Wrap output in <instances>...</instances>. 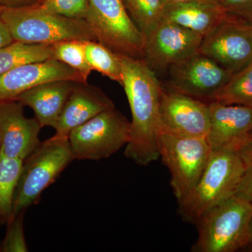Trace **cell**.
Listing matches in <instances>:
<instances>
[{
    "label": "cell",
    "instance_id": "34",
    "mask_svg": "<svg viewBox=\"0 0 252 252\" xmlns=\"http://www.w3.org/2000/svg\"><path fill=\"white\" fill-rule=\"evenodd\" d=\"M46 0H39V4H41V3L44 2V1H45Z\"/></svg>",
    "mask_w": 252,
    "mask_h": 252
},
{
    "label": "cell",
    "instance_id": "15",
    "mask_svg": "<svg viewBox=\"0 0 252 252\" xmlns=\"http://www.w3.org/2000/svg\"><path fill=\"white\" fill-rule=\"evenodd\" d=\"M210 126L207 140L212 150L236 152L252 132V109L235 104L209 102Z\"/></svg>",
    "mask_w": 252,
    "mask_h": 252
},
{
    "label": "cell",
    "instance_id": "28",
    "mask_svg": "<svg viewBox=\"0 0 252 252\" xmlns=\"http://www.w3.org/2000/svg\"><path fill=\"white\" fill-rule=\"evenodd\" d=\"M235 195L252 205V165L245 167Z\"/></svg>",
    "mask_w": 252,
    "mask_h": 252
},
{
    "label": "cell",
    "instance_id": "21",
    "mask_svg": "<svg viewBox=\"0 0 252 252\" xmlns=\"http://www.w3.org/2000/svg\"><path fill=\"white\" fill-rule=\"evenodd\" d=\"M212 101L252 109V63L233 74L228 82L214 95Z\"/></svg>",
    "mask_w": 252,
    "mask_h": 252
},
{
    "label": "cell",
    "instance_id": "3",
    "mask_svg": "<svg viewBox=\"0 0 252 252\" xmlns=\"http://www.w3.org/2000/svg\"><path fill=\"white\" fill-rule=\"evenodd\" d=\"M245 167L236 152L212 151L198 183L178 203L182 220L195 224L212 207L234 195Z\"/></svg>",
    "mask_w": 252,
    "mask_h": 252
},
{
    "label": "cell",
    "instance_id": "31",
    "mask_svg": "<svg viewBox=\"0 0 252 252\" xmlns=\"http://www.w3.org/2000/svg\"><path fill=\"white\" fill-rule=\"evenodd\" d=\"M14 41L6 25L0 17V48L11 44Z\"/></svg>",
    "mask_w": 252,
    "mask_h": 252
},
{
    "label": "cell",
    "instance_id": "18",
    "mask_svg": "<svg viewBox=\"0 0 252 252\" xmlns=\"http://www.w3.org/2000/svg\"><path fill=\"white\" fill-rule=\"evenodd\" d=\"M56 81L44 83L18 96L14 100L32 109L41 127H55L76 83Z\"/></svg>",
    "mask_w": 252,
    "mask_h": 252
},
{
    "label": "cell",
    "instance_id": "11",
    "mask_svg": "<svg viewBox=\"0 0 252 252\" xmlns=\"http://www.w3.org/2000/svg\"><path fill=\"white\" fill-rule=\"evenodd\" d=\"M169 72L171 90L207 102L233 74L200 53L174 64Z\"/></svg>",
    "mask_w": 252,
    "mask_h": 252
},
{
    "label": "cell",
    "instance_id": "12",
    "mask_svg": "<svg viewBox=\"0 0 252 252\" xmlns=\"http://www.w3.org/2000/svg\"><path fill=\"white\" fill-rule=\"evenodd\" d=\"M160 128L170 133L207 138L210 126L209 102L162 89Z\"/></svg>",
    "mask_w": 252,
    "mask_h": 252
},
{
    "label": "cell",
    "instance_id": "33",
    "mask_svg": "<svg viewBox=\"0 0 252 252\" xmlns=\"http://www.w3.org/2000/svg\"><path fill=\"white\" fill-rule=\"evenodd\" d=\"M249 245L252 247V217L250 225V240H249Z\"/></svg>",
    "mask_w": 252,
    "mask_h": 252
},
{
    "label": "cell",
    "instance_id": "32",
    "mask_svg": "<svg viewBox=\"0 0 252 252\" xmlns=\"http://www.w3.org/2000/svg\"><path fill=\"white\" fill-rule=\"evenodd\" d=\"M165 6L167 5L182 4V3L190 2V1H196V0H162Z\"/></svg>",
    "mask_w": 252,
    "mask_h": 252
},
{
    "label": "cell",
    "instance_id": "26",
    "mask_svg": "<svg viewBox=\"0 0 252 252\" xmlns=\"http://www.w3.org/2000/svg\"><path fill=\"white\" fill-rule=\"evenodd\" d=\"M4 241L0 245V251L4 252H28L23 224V213L11 219Z\"/></svg>",
    "mask_w": 252,
    "mask_h": 252
},
{
    "label": "cell",
    "instance_id": "8",
    "mask_svg": "<svg viewBox=\"0 0 252 252\" xmlns=\"http://www.w3.org/2000/svg\"><path fill=\"white\" fill-rule=\"evenodd\" d=\"M86 22L97 41L119 55L142 59L144 36L123 0H89Z\"/></svg>",
    "mask_w": 252,
    "mask_h": 252
},
{
    "label": "cell",
    "instance_id": "29",
    "mask_svg": "<svg viewBox=\"0 0 252 252\" xmlns=\"http://www.w3.org/2000/svg\"><path fill=\"white\" fill-rule=\"evenodd\" d=\"M246 166L252 165V132L236 151Z\"/></svg>",
    "mask_w": 252,
    "mask_h": 252
},
{
    "label": "cell",
    "instance_id": "5",
    "mask_svg": "<svg viewBox=\"0 0 252 252\" xmlns=\"http://www.w3.org/2000/svg\"><path fill=\"white\" fill-rule=\"evenodd\" d=\"M74 160L68 138L53 136L41 142L23 161L11 219L37 203L42 192L54 183Z\"/></svg>",
    "mask_w": 252,
    "mask_h": 252
},
{
    "label": "cell",
    "instance_id": "25",
    "mask_svg": "<svg viewBox=\"0 0 252 252\" xmlns=\"http://www.w3.org/2000/svg\"><path fill=\"white\" fill-rule=\"evenodd\" d=\"M39 4L54 14L74 19L86 20L89 10V0H46Z\"/></svg>",
    "mask_w": 252,
    "mask_h": 252
},
{
    "label": "cell",
    "instance_id": "23",
    "mask_svg": "<svg viewBox=\"0 0 252 252\" xmlns=\"http://www.w3.org/2000/svg\"><path fill=\"white\" fill-rule=\"evenodd\" d=\"M131 19L145 36L162 21V0H123Z\"/></svg>",
    "mask_w": 252,
    "mask_h": 252
},
{
    "label": "cell",
    "instance_id": "27",
    "mask_svg": "<svg viewBox=\"0 0 252 252\" xmlns=\"http://www.w3.org/2000/svg\"><path fill=\"white\" fill-rule=\"evenodd\" d=\"M230 16L252 22V0H217Z\"/></svg>",
    "mask_w": 252,
    "mask_h": 252
},
{
    "label": "cell",
    "instance_id": "10",
    "mask_svg": "<svg viewBox=\"0 0 252 252\" xmlns=\"http://www.w3.org/2000/svg\"><path fill=\"white\" fill-rule=\"evenodd\" d=\"M204 38L162 20L145 36L142 59L152 69L165 70L198 54Z\"/></svg>",
    "mask_w": 252,
    "mask_h": 252
},
{
    "label": "cell",
    "instance_id": "16",
    "mask_svg": "<svg viewBox=\"0 0 252 252\" xmlns=\"http://www.w3.org/2000/svg\"><path fill=\"white\" fill-rule=\"evenodd\" d=\"M115 108L103 91L88 83L77 82L54 129L58 138H68L76 127L104 111Z\"/></svg>",
    "mask_w": 252,
    "mask_h": 252
},
{
    "label": "cell",
    "instance_id": "30",
    "mask_svg": "<svg viewBox=\"0 0 252 252\" xmlns=\"http://www.w3.org/2000/svg\"><path fill=\"white\" fill-rule=\"evenodd\" d=\"M39 3V0H0V9L21 7Z\"/></svg>",
    "mask_w": 252,
    "mask_h": 252
},
{
    "label": "cell",
    "instance_id": "4",
    "mask_svg": "<svg viewBox=\"0 0 252 252\" xmlns=\"http://www.w3.org/2000/svg\"><path fill=\"white\" fill-rule=\"evenodd\" d=\"M252 205L233 195L221 202L196 222L198 240L193 252H235L249 246Z\"/></svg>",
    "mask_w": 252,
    "mask_h": 252
},
{
    "label": "cell",
    "instance_id": "2",
    "mask_svg": "<svg viewBox=\"0 0 252 252\" xmlns=\"http://www.w3.org/2000/svg\"><path fill=\"white\" fill-rule=\"evenodd\" d=\"M0 17L14 41L47 45L69 40L97 41L86 20L54 14L39 4L0 9Z\"/></svg>",
    "mask_w": 252,
    "mask_h": 252
},
{
    "label": "cell",
    "instance_id": "14",
    "mask_svg": "<svg viewBox=\"0 0 252 252\" xmlns=\"http://www.w3.org/2000/svg\"><path fill=\"white\" fill-rule=\"evenodd\" d=\"M56 81L83 82L74 69L57 60L24 64L0 76V102L14 100L36 86Z\"/></svg>",
    "mask_w": 252,
    "mask_h": 252
},
{
    "label": "cell",
    "instance_id": "6",
    "mask_svg": "<svg viewBox=\"0 0 252 252\" xmlns=\"http://www.w3.org/2000/svg\"><path fill=\"white\" fill-rule=\"evenodd\" d=\"M159 158L171 176L170 185L178 203L198 183L212 148L207 138L187 137L160 129L157 137Z\"/></svg>",
    "mask_w": 252,
    "mask_h": 252
},
{
    "label": "cell",
    "instance_id": "17",
    "mask_svg": "<svg viewBox=\"0 0 252 252\" xmlns=\"http://www.w3.org/2000/svg\"><path fill=\"white\" fill-rule=\"evenodd\" d=\"M228 17V13L217 0H196L165 6L162 20L205 38Z\"/></svg>",
    "mask_w": 252,
    "mask_h": 252
},
{
    "label": "cell",
    "instance_id": "1",
    "mask_svg": "<svg viewBox=\"0 0 252 252\" xmlns=\"http://www.w3.org/2000/svg\"><path fill=\"white\" fill-rule=\"evenodd\" d=\"M123 82L132 120L130 138L125 156L140 166L159 159L157 137L160 128V101L162 89L154 69L143 59L119 55Z\"/></svg>",
    "mask_w": 252,
    "mask_h": 252
},
{
    "label": "cell",
    "instance_id": "13",
    "mask_svg": "<svg viewBox=\"0 0 252 252\" xmlns=\"http://www.w3.org/2000/svg\"><path fill=\"white\" fill-rule=\"evenodd\" d=\"M23 107L17 100L0 102V154L24 161L41 144V126L25 116Z\"/></svg>",
    "mask_w": 252,
    "mask_h": 252
},
{
    "label": "cell",
    "instance_id": "7",
    "mask_svg": "<svg viewBox=\"0 0 252 252\" xmlns=\"http://www.w3.org/2000/svg\"><path fill=\"white\" fill-rule=\"evenodd\" d=\"M130 138V122L113 108L76 127L68 140L74 160H99L126 147Z\"/></svg>",
    "mask_w": 252,
    "mask_h": 252
},
{
    "label": "cell",
    "instance_id": "19",
    "mask_svg": "<svg viewBox=\"0 0 252 252\" xmlns=\"http://www.w3.org/2000/svg\"><path fill=\"white\" fill-rule=\"evenodd\" d=\"M54 59L52 46L14 41L0 48V76L24 64Z\"/></svg>",
    "mask_w": 252,
    "mask_h": 252
},
{
    "label": "cell",
    "instance_id": "20",
    "mask_svg": "<svg viewBox=\"0 0 252 252\" xmlns=\"http://www.w3.org/2000/svg\"><path fill=\"white\" fill-rule=\"evenodd\" d=\"M23 165V160L0 154V221L9 223L12 217L15 193Z\"/></svg>",
    "mask_w": 252,
    "mask_h": 252
},
{
    "label": "cell",
    "instance_id": "24",
    "mask_svg": "<svg viewBox=\"0 0 252 252\" xmlns=\"http://www.w3.org/2000/svg\"><path fill=\"white\" fill-rule=\"evenodd\" d=\"M85 41L69 40L51 44L54 59L67 64L80 75L83 82L88 83L92 69L88 62Z\"/></svg>",
    "mask_w": 252,
    "mask_h": 252
},
{
    "label": "cell",
    "instance_id": "9",
    "mask_svg": "<svg viewBox=\"0 0 252 252\" xmlns=\"http://www.w3.org/2000/svg\"><path fill=\"white\" fill-rule=\"evenodd\" d=\"M199 53L233 74L240 72L252 63V22L228 15L204 38Z\"/></svg>",
    "mask_w": 252,
    "mask_h": 252
},
{
    "label": "cell",
    "instance_id": "35",
    "mask_svg": "<svg viewBox=\"0 0 252 252\" xmlns=\"http://www.w3.org/2000/svg\"><path fill=\"white\" fill-rule=\"evenodd\" d=\"M0 149H1V140H0Z\"/></svg>",
    "mask_w": 252,
    "mask_h": 252
},
{
    "label": "cell",
    "instance_id": "22",
    "mask_svg": "<svg viewBox=\"0 0 252 252\" xmlns=\"http://www.w3.org/2000/svg\"><path fill=\"white\" fill-rule=\"evenodd\" d=\"M84 44L86 58L92 70L122 85V69L119 55L98 41H85Z\"/></svg>",
    "mask_w": 252,
    "mask_h": 252
}]
</instances>
